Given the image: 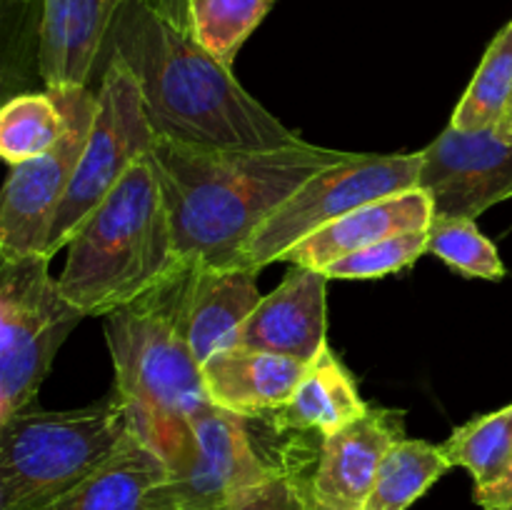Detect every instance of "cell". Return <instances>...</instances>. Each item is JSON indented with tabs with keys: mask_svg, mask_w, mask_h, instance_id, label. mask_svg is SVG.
<instances>
[{
	"mask_svg": "<svg viewBox=\"0 0 512 510\" xmlns=\"http://www.w3.org/2000/svg\"><path fill=\"white\" fill-rule=\"evenodd\" d=\"M110 55L138 83L158 138L205 150H275L303 143L150 0H128L110 30Z\"/></svg>",
	"mask_w": 512,
	"mask_h": 510,
	"instance_id": "6da1fadb",
	"label": "cell"
},
{
	"mask_svg": "<svg viewBox=\"0 0 512 510\" xmlns=\"http://www.w3.org/2000/svg\"><path fill=\"white\" fill-rule=\"evenodd\" d=\"M350 155L305 140L275 150H205L158 135L150 150L180 260L208 268H238L255 230L305 180Z\"/></svg>",
	"mask_w": 512,
	"mask_h": 510,
	"instance_id": "7a4b0ae2",
	"label": "cell"
},
{
	"mask_svg": "<svg viewBox=\"0 0 512 510\" xmlns=\"http://www.w3.org/2000/svg\"><path fill=\"white\" fill-rule=\"evenodd\" d=\"M193 263L103 318L115 390L133 410V433L168 463L190 433V415L208 403L203 370L188 340L185 298Z\"/></svg>",
	"mask_w": 512,
	"mask_h": 510,
	"instance_id": "3957f363",
	"label": "cell"
},
{
	"mask_svg": "<svg viewBox=\"0 0 512 510\" xmlns=\"http://www.w3.org/2000/svg\"><path fill=\"white\" fill-rule=\"evenodd\" d=\"M183 263L153 158L145 155L80 225L58 283L85 315L105 318Z\"/></svg>",
	"mask_w": 512,
	"mask_h": 510,
	"instance_id": "277c9868",
	"label": "cell"
},
{
	"mask_svg": "<svg viewBox=\"0 0 512 510\" xmlns=\"http://www.w3.org/2000/svg\"><path fill=\"white\" fill-rule=\"evenodd\" d=\"M133 433V410L113 390L75 410H25L0 425V510H48L103 468Z\"/></svg>",
	"mask_w": 512,
	"mask_h": 510,
	"instance_id": "5b68a950",
	"label": "cell"
},
{
	"mask_svg": "<svg viewBox=\"0 0 512 510\" xmlns=\"http://www.w3.org/2000/svg\"><path fill=\"white\" fill-rule=\"evenodd\" d=\"M83 318L50 275V258L0 260V425L33 408L60 345Z\"/></svg>",
	"mask_w": 512,
	"mask_h": 510,
	"instance_id": "8992f818",
	"label": "cell"
},
{
	"mask_svg": "<svg viewBox=\"0 0 512 510\" xmlns=\"http://www.w3.org/2000/svg\"><path fill=\"white\" fill-rule=\"evenodd\" d=\"M420 165V153H353L343 163L320 170L255 230L240 253L238 268L263 270L280 263L295 243L358 205L420 188Z\"/></svg>",
	"mask_w": 512,
	"mask_h": 510,
	"instance_id": "52a82bcc",
	"label": "cell"
},
{
	"mask_svg": "<svg viewBox=\"0 0 512 510\" xmlns=\"http://www.w3.org/2000/svg\"><path fill=\"white\" fill-rule=\"evenodd\" d=\"M155 143L153 125L145 113L143 95L130 70L110 55L98 90V110L85 143L73 185L50 230L45 258H53L70 243L88 215L103 203L110 190L125 178Z\"/></svg>",
	"mask_w": 512,
	"mask_h": 510,
	"instance_id": "ba28073f",
	"label": "cell"
},
{
	"mask_svg": "<svg viewBox=\"0 0 512 510\" xmlns=\"http://www.w3.org/2000/svg\"><path fill=\"white\" fill-rule=\"evenodd\" d=\"M65 118V133L48 153L10 168L0 205V260L45 255L58 210L73 185L93 128L98 93L88 85L50 90Z\"/></svg>",
	"mask_w": 512,
	"mask_h": 510,
	"instance_id": "9c48e42d",
	"label": "cell"
},
{
	"mask_svg": "<svg viewBox=\"0 0 512 510\" xmlns=\"http://www.w3.org/2000/svg\"><path fill=\"white\" fill-rule=\"evenodd\" d=\"M165 465L180 510H233L240 495L280 470L260 458L243 418L210 400L190 415L188 440Z\"/></svg>",
	"mask_w": 512,
	"mask_h": 510,
	"instance_id": "30bf717a",
	"label": "cell"
},
{
	"mask_svg": "<svg viewBox=\"0 0 512 510\" xmlns=\"http://www.w3.org/2000/svg\"><path fill=\"white\" fill-rule=\"evenodd\" d=\"M420 158V188L433 200L435 215L478 218L512 198V143L493 128L465 133L448 125Z\"/></svg>",
	"mask_w": 512,
	"mask_h": 510,
	"instance_id": "8fae6325",
	"label": "cell"
},
{
	"mask_svg": "<svg viewBox=\"0 0 512 510\" xmlns=\"http://www.w3.org/2000/svg\"><path fill=\"white\" fill-rule=\"evenodd\" d=\"M405 440L403 410L370 408L320 443L318 465L303 485L310 510H365L390 450Z\"/></svg>",
	"mask_w": 512,
	"mask_h": 510,
	"instance_id": "7c38bea8",
	"label": "cell"
},
{
	"mask_svg": "<svg viewBox=\"0 0 512 510\" xmlns=\"http://www.w3.org/2000/svg\"><path fill=\"white\" fill-rule=\"evenodd\" d=\"M328 275L293 265L238 330L233 348H253L310 363L328 345Z\"/></svg>",
	"mask_w": 512,
	"mask_h": 510,
	"instance_id": "4fadbf2b",
	"label": "cell"
},
{
	"mask_svg": "<svg viewBox=\"0 0 512 510\" xmlns=\"http://www.w3.org/2000/svg\"><path fill=\"white\" fill-rule=\"evenodd\" d=\"M128 0H40L38 73L45 88L88 85Z\"/></svg>",
	"mask_w": 512,
	"mask_h": 510,
	"instance_id": "5bb4252c",
	"label": "cell"
},
{
	"mask_svg": "<svg viewBox=\"0 0 512 510\" xmlns=\"http://www.w3.org/2000/svg\"><path fill=\"white\" fill-rule=\"evenodd\" d=\"M433 218V200L423 188L385 195V198L358 205L333 223L315 230L313 235L295 243L280 263L303 265V268L325 273V268L335 260L348 258L368 245L400 233L428 230Z\"/></svg>",
	"mask_w": 512,
	"mask_h": 510,
	"instance_id": "9a60e30c",
	"label": "cell"
},
{
	"mask_svg": "<svg viewBox=\"0 0 512 510\" xmlns=\"http://www.w3.org/2000/svg\"><path fill=\"white\" fill-rule=\"evenodd\" d=\"M308 363L253 348H225L203 363L208 400L238 418L273 415L293 398Z\"/></svg>",
	"mask_w": 512,
	"mask_h": 510,
	"instance_id": "2e32d148",
	"label": "cell"
},
{
	"mask_svg": "<svg viewBox=\"0 0 512 510\" xmlns=\"http://www.w3.org/2000/svg\"><path fill=\"white\" fill-rule=\"evenodd\" d=\"M48 510H180L165 460L130 433L118 453Z\"/></svg>",
	"mask_w": 512,
	"mask_h": 510,
	"instance_id": "e0dca14e",
	"label": "cell"
},
{
	"mask_svg": "<svg viewBox=\"0 0 512 510\" xmlns=\"http://www.w3.org/2000/svg\"><path fill=\"white\" fill-rule=\"evenodd\" d=\"M255 268H208L193 263L185 298L188 340L200 368L218 350L233 348L238 330L263 300Z\"/></svg>",
	"mask_w": 512,
	"mask_h": 510,
	"instance_id": "ac0fdd59",
	"label": "cell"
},
{
	"mask_svg": "<svg viewBox=\"0 0 512 510\" xmlns=\"http://www.w3.org/2000/svg\"><path fill=\"white\" fill-rule=\"evenodd\" d=\"M368 410L370 405L360 398L350 370L340 363L333 348L325 345L308 363L293 398L270 418L278 430H313L328 438L363 418Z\"/></svg>",
	"mask_w": 512,
	"mask_h": 510,
	"instance_id": "d6986e66",
	"label": "cell"
},
{
	"mask_svg": "<svg viewBox=\"0 0 512 510\" xmlns=\"http://www.w3.org/2000/svg\"><path fill=\"white\" fill-rule=\"evenodd\" d=\"M440 448L450 465L473 475L475 490L500 483L512 468V403L455 428Z\"/></svg>",
	"mask_w": 512,
	"mask_h": 510,
	"instance_id": "ffe728a7",
	"label": "cell"
},
{
	"mask_svg": "<svg viewBox=\"0 0 512 510\" xmlns=\"http://www.w3.org/2000/svg\"><path fill=\"white\" fill-rule=\"evenodd\" d=\"M453 468L443 448L425 440H400L380 465L365 510H408Z\"/></svg>",
	"mask_w": 512,
	"mask_h": 510,
	"instance_id": "44dd1931",
	"label": "cell"
},
{
	"mask_svg": "<svg viewBox=\"0 0 512 510\" xmlns=\"http://www.w3.org/2000/svg\"><path fill=\"white\" fill-rule=\"evenodd\" d=\"M512 103V20L493 38L485 50L468 90L460 98L450 125L455 130L495 128Z\"/></svg>",
	"mask_w": 512,
	"mask_h": 510,
	"instance_id": "7402d4cb",
	"label": "cell"
},
{
	"mask_svg": "<svg viewBox=\"0 0 512 510\" xmlns=\"http://www.w3.org/2000/svg\"><path fill=\"white\" fill-rule=\"evenodd\" d=\"M65 133V118L50 90L15 95L0 113V155L5 163H28L48 153Z\"/></svg>",
	"mask_w": 512,
	"mask_h": 510,
	"instance_id": "603a6c76",
	"label": "cell"
},
{
	"mask_svg": "<svg viewBox=\"0 0 512 510\" xmlns=\"http://www.w3.org/2000/svg\"><path fill=\"white\" fill-rule=\"evenodd\" d=\"M278 0H190V33L223 65L233 68L245 40Z\"/></svg>",
	"mask_w": 512,
	"mask_h": 510,
	"instance_id": "cb8c5ba5",
	"label": "cell"
},
{
	"mask_svg": "<svg viewBox=\"0 0 512 510\" xmlns=\"http://www.w3.org/2000/svg\"><path fill=\"white\" fill-rule=\"evenodd\" d=\"M428 253L443 260L448 268L465 278L498 280L505 278V265L498 248L480 233L475 218L463 215H435L428 228Z\"/></svg>",
	"mask_w": 512,
	"mask_h": 510,
	"instance_id": "d4e9b609",
	"label": "cell"
},
{
	"mask_svg": "<svg viewBox=\"0 0 512 510\" xmlns=\"http://www.w3.org/2000/svg\"><path fill=\"white\" fill-rule=\"evenodd\" d=\"M428 253V230L400 233L368 245L325 268L328 280H378L408 270Z\"/></svg>",
	"mask_w": 512,
	"mask_h": 510,
	"instance_id": "484cf974",
	"label": "cell"
},
{
	"mask_svg": "<svg viewBox=\"0 0 512 510\" xmlns=\"http://www.w3.org/2000/svg\"><path fill=\"white\" fill-rule=\"evenodd\" d=\"M233 510H310L305 490L293 475L275 470L265 483L255 485L235 500Z\"/></svg>",
	"mask_w": 512,
	"mask_h": 510,
	"instance_id": "4316f807",
	"label": "cell"
},
{
	"mask_svg": "<svg viewBox=\"0 0 512 510\" xmlns=\"http://www.w3.org/2000/svg\"><path fill=\"white\" fill-rule=\"evenodd\" d=\"M475 503L483 510H512V468L500 483L475 490Z\"/></svg>",
	"mask_w": 512,
	"mask_h": 510,
	"instance_id": "83f0119b",
	"label": "cell"
},
{
	"mask_svg": "<svg viewBox=\"0 0 512 510\" xmlns=\"http://www.w3.org/2000/svg\"><path fill=\"white\" fill-rule=\"evenodd\" d=\"M150 5L158 8L175 25H180L183 30H190V0H150Z\"/></svg>",
	"mask_w": 512,
	"mask_h": 510,
	"instance_id": "f1b7e54d",
	"label": "cell"
},
{
	"mask_svg": "<svg viewBox=\"0 0 512 510\" xmlns=\"http://www.w3.org/2000/svg\"><path fill=\"white\" fill-rule=\"evenodd\" d=\"M493 133L498 135L500 140H505V143H512V103L508 105V110L503 113V118L495 123Z\"/></svg>",
	"mask_w": 512,
	"mask_h": 510,
	"instance_id": "f546056e",
	"label": "cell"
}]
</instances>
